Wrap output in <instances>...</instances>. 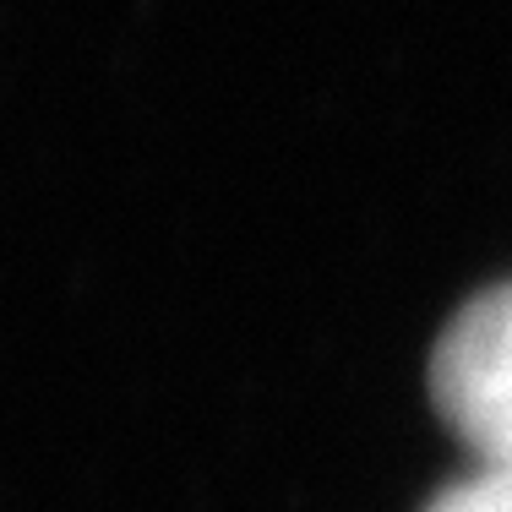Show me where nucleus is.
<instances>
[{"instance_id":"nucleus-1","label":"nucleus","mask_w":512,"mask_h":512,"mask_svg":"<svg viewBox=\"0 0 512 512\" xmlns=\"http://www.w3.org/2000/svg\"><path fill=\"white\" fill-rule=\"evenodd\" d=\"M431 404L474 453V469H512V284L474 295L442 327Z\"/></svg>"},{"instance_id":"nucleus-2","label":"nucleus","mask_w":512,"mask_h":512,"mask_svg":"<svg viewBox=\"0 0 512 512\" xmlns=\"http://www.w3.org/2000/svg\"><path fill=\"white\" fill-rule=\"evenodd\" d=\"M425 512H512V469H474L469 480L447 485Z\"/></svg>"}]
</instances>
